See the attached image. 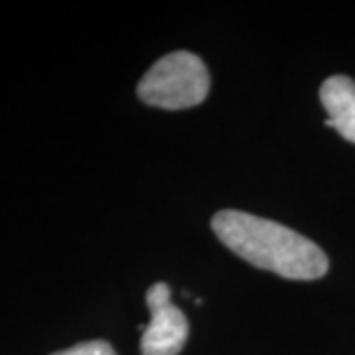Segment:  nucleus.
<instances>
[{
  "label": "nucleus",
  "mask_w": 355,
  "mask_h": 355,
  "mask_svg": "<svg viewBox=\"0 0 355 355\" xmlns=\"http://www.w3.org/2000/svg\"><path fill=\"white\" fill-rule=\"evenodd\" d=\"M150 324L140 340L142 355H178L188 342L190 324L186 314L170 302V286L156 282L146 291Z\"/></svg>",
  "instance_id": "7ed1b4c3"
},
{
  "label": "nucleus",
  "mask_w": 355,
  "mask_h": 355,
  "mask_svg": "<svg viewBox=\"0 0 355 355\" xmlns=\"http://www.w3.org/2000/svg\"><path fill=\"white\" fill-rule=\"evenodd\" d=\"M217 239L243 261L282 279H322L330 261L316 243L272 219L239 209H221L211 219Z\"/></svg>",
  "instance_id": "f257e3e1"
},
{
  "label": "nucleus",
  "mask_w": 355,
  "mask_h": 355,
  "mask_svg": "<svg viewBox=\"0 0 355 355\" xmlns=\"http://www.w3.org/2000/svg\"><path fill=\"white\" fill-rule=\"evenodd\" d=\"M209 71L200 55L191 51H172L160 58L140 79L139 99L150 107L180 111L207 99Z\"/></svg>",
  "instance_id": "f03ea898"
},
{
  "label": "nucleus",
  "mask_w": 355,
  "mask_h": 355,
  "mask_svg": "<svg viewBox=\"0 0 355 355\" xmlns=\"http://www.w3.org/2000/svg\"><path fill=\"white\" fill-rule=\"evenodd\" d=\"M51 355H116V352L113 349V345L105 340H91V342L77 343Z\"/></svg>",
  "instance_id": "39448f33"
},
{
  "label": "nucleus",
  "mask_w": 355,
  "mask_h": 355,
  "mask_svg": "<svg viewBox=\"0 0 355 355\" xmlns=\"http://www.w3.org/2000/svg\"><path fill=\"white\" fill-rule=\"evenodd\" d=\"M320 101L328 119L326 127L336 128L343 139L355 144V81L347 76L328 77L320 87Z\"/></svg>",
  "instance_id": "20e7f679"
}]
</instances>
